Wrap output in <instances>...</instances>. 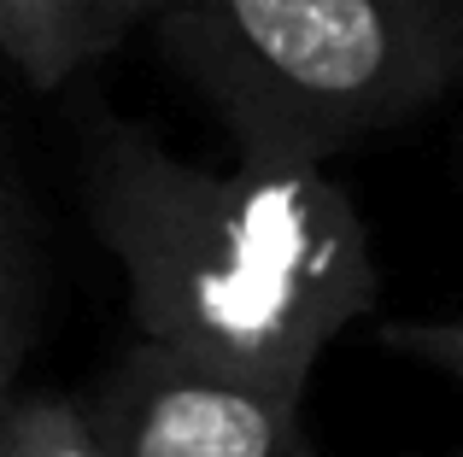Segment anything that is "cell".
Segmentation results:
<instances>
[{
  "instance_id": "cell-1",
  "label": "cell",
  "mask_w": 463,
  "mask_h": 457,
  "mask_svg": "<svg viewBox=\"0 0 463 457\" xmlns=\"http://www.w3.org/2000/svg\"><path fill=\"white\" fill-rule=\"evenodd\" d=\"M82 211L141 340L299 399L382 294L375 240L328 164H194L100 117L82 135Z\"/></svg>"
},
{
  "instance_id": "cell-5",
  "label": "cell",
  "mask_w": 463,
  "mask_h": 457,
  "mask_svg": "<svg viewBox=\"0 0 463 457\" xmlns=\"http://www.w3.org/2000/svg\"><path fill=\"white\" fill-rule=\"evenodd\" d=\"M0 457H106L89 405L65 393H18L0 411Z\"/></svg>"
},
{
  "instance_id": "cell-4",
  "label": "cell",
  "mask_w": 463,
  "mask_h": 457,
  "mask_svg": "<svg viewBox=\"0 0 463 457\" xmlns=\"http://www.w3.org/2000/svg\"><path fill=\"white\" fill-rule=\"evenodd\" d=\"M153 12L158 0H0V59L42 94L65 89Z\"/></svg>"
},
{
  "instance_id": "cell-7",
  "label": "cell",
  "mask_w": 463,
  "mask_h": 457,
  "mask_svg": "<svg viewBox=\"0 0 463 457\" xmlns=\"http://www.w3.org/2000/svg\"><path fill=\"white\" fill-rule=\"evenodd\" d=\"M382 346L411 364L434 369V376H452L463 381V311L452 317H399V322H382Z\"/></svg>"
},
{
  "instance_id": "cell-6",
  "label": "cell",
  "mask_w": 463,
  "mask_h": 457,
  "mask_svg": "<svg viewBox=\"0 0 463 457\" xmlns=\"http://www.w3.org/2000/svg\"><path fill=\"white\" fill-rule=\"evenodd\" d=\"M24 264H18V223H12L6 176H0V411L18 399V364H24Z\"/></svg>"
},
{
  "instance_id": "cell-2",
  "label": "cell",
  "mask_w": 463,
  "mask_h": 457,
  "mask_svg": "<svg viewBox=\"0 0 463 457\" xmlns=\"http://www.w3.org/2000/svg\"><path fill=\"white\" fill-rule=\"evenodd\" d=\"M241 164H328L463 77V0H158Z\"/></svg>"
},
{
  "instance_id": "cell-3",
  "label": "cell",
  "mask_w": 463,
  "mask_h": 457,
  "mask_svg": "<svg viewBox=\"0 0 463 457\" xmlns=\"http://www.w3.org/2000/svg\"><path fill=\"white\" fill-rule=\"evenodd\" d=\"M106 457H317L299 393L136 340L89 393Z\"/></svg>"
}]
</instances>
